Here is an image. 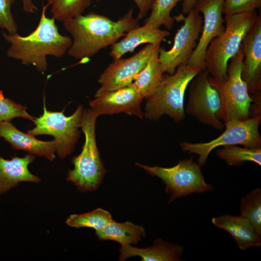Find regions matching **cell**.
<instances>
[{
	"instance_id": "6da1fadb",
	"label": "cell",
	"mask_w": 261,
	"mask_h": 261,
	"mask_svg": "<svg viewBox=\"0 0 261 261\" xmlns=\"http://www.w3.org/2000/svg\"><path fill=\"white\" fill-rule=\"evenodd\" d=\"M133 11L130 9L116 21L90 12L63 22L73 38L68 55L77 59H88L102 49L114 44L127 32L140 26Z\"/></svg>"
},
{
	"instance_id": "7a4b0ae2",
	"label": "cell",
	"mask_w": 261,
	"mask_h": 261,
	"mask_svg": "<svg viewBox=\"0 0 261 261\" xmlns=\"http://www.w3.org/2000/svg\"><path fill=\"white\" fill-rule=\"evenodd\" d=\"M49 3L43 6L39 23L29 35L21 36L17 33L3 36L11 44L7 56L21 61L23 64L32 65L40 72L44 73L47 68L46 56L60 58L68 52L72 41L67 36L61 35L54 18L46 16Z\"/></svg>"
},
{
	"instance_id": "3957f363",
	"label": "cell",
	"mask_w": 261,
	"mask_h": 261,
	"mask_svg": "<svg viewBox=\"0 0 261 261\" xmlns=\"http://www.w3.org/2000/svg\"><path fill=\"white\" fill-rule=\"evenodd\" d=\"M258 15L255 11L225 15L223 32L212 40L205 53V70L210 76L220 81L226 79L228 63L239 52Z\"/></svg>"
},
{
	"instance_id": "277c9868",
	"label": "cell",
	"mask_w": 261,
	"mask_h": 261,
	"mask_svg": "<svg viewBox=\"0 0 261 261\" xmlns=\"http://www.w3.org/2000/svg\"><path fill=\"white\" fill-rule=\"evenodd\" d=\"M201 71L187 64L179 66L172 74H164L157 88L146 98L145 117L155 120L166 114L177 122L181 121L185 116L184 101L186 90Z\"/></svg>"
},
{
	"instance_id": "5b68a950",
	"label": "cell",
	"mask_w": 261,
	"mask_h": 261,
	"mask_svg": "<svg viewBox=\"0 0 261 261\" xmlns=\"http://www.w3.org/2000/svg\"><path fill=\"white\" fill-rule=\"evenodd\" d=\"M97 117L91 109L83 111L80 127L85 135V143L81 153L72 158L74 168L68 171L66 178L83 192L96 190L106 173L96 141Z\"/></svg>"
},
{
	"instance_id": "8992f818",
	"label": "cell",
	"mask_w": 261,
	"mask_h": 261,
	"mask_svg": "<svg viewBox=\"0 0 261 261\" xmlns=\"http://www.w3.org/2000/svg\"><path fill=\"white\" fill-rule=\"evenodd\" d=\"M244 54L241 46L238 53L228 63L227 78L220 81L209 75L210 85L218 91L221 104L217 117L224 122L231 120H245L249 116L253 98L241 77Z\"/></svg>"
},
{
	"instance_id": "52a82bcc",
	"label": "cell",
	"mask_w": 261,
	"mask_h": 261,
	"mask_svg": "<svg viewBox=\"0 0 261 261\" xmlns=\"http://www.w3.org/2000/svg\"><path fill=\"white\" fill-rule=\"evenodd\" d=\"M261 116L245 120H231L224 122L225 129L217 138L205 143H180L181 149L199 156L198 164L203 166L210 152L218 147L242 145L250 148H261V137L259 131Z\"/></svg>"
},
{
	"instance_id": "ba28073f",
	"label": "cell",
	"mask_w": 261,
	"mask_h": 261,
	"mask_svg": "<svg viewBox=\"0 0 261 261\" xmlns=\"http://www.w3.org/2000/svg\"><path fill=\"white\" fill-rule=\"evenodd\" d=\"M136 164L148 174L161 179L165 185L166 192L171 193L169 203L192 193L214 189L212 185L206 183L201 167L193 161L192 158L180 160L176 165L168 168Z\"/></svg>"
},
{
	"instance_id": "9c48e42d",
	"label": "cell",
	"mask_w": 261,
	"mask_h": 261,
	"mask_svg": "<svg viewBox=\"0 0 261 261\" xmlns=\"http://www.w3.org/2000/svg\"><path fill=\"white\" fill-rule=\"evenodd\" d=\"M83 107L80 105L70 116H66L64 110L61 112L47 110L44 99L43 113L35 118V127L27 130L33 136L49 135L54 137L57 143L56 152L61 158L70 155L79 136L80 127Z\"/></svg>"
},
{
	"instance_id": "30bf717a",
	"label": "cell",
	"mask_w": 261,
	"mask_h": 261,
	"mask_svg": "<svg viewBox=\"0 0 261 261\" xmlns=\"http://www.w3.org/2000/svg\"><path fill=\"white\" fill-rule=\"evenodd\" d=\"M183 21V25L178 29L173 46L166 50L160 47L159 60L164 72L173 74L181 65L187 64L193 53L199 39L203 27V17L194 9L186 16L181 14L174 17Z\"/></svg>"
},
{
	"instance_id": "8fae6325",
	"label": "cell",
	"mask_w": 261,
	"mask_h": 261,
	"mask_svg": "<svg viewBox=\"0 0 261 261\" xmlns=\"http://www.w3.org/2000/svg\"><path fill=\"white\" fill-rule=\"evenodd\" d=\"M209 74L201 71L190 82L187 114L201 122L221 130L224 125L217 117L221 102L217 90L209 82Z\"/></svg>"
},
{
	"instance_id": "7c38bea8",
	"label": "cell",
	"mask_w": 261,
	"mask_h": 261,
	"mask_svg": "<svg viewBox=\"0 0 261 261\" xmlns=\"http://www.w3.org/2000/svg\"><path fill=\"white\" fill-rule=\"evenodd\" d=\"M160 47V44H148L130 58L115 59L101 74L98 79L101 87L95 97L131 84Z\"/></svg>"
},
{
	"instance_id": "4fadbf2b",
	"label": "cell",
	"mask_w": 261,
	"mask_h": 261,
	"mask_svg": "<svg viewBox=\"0 0 261 261\" xmlns=\"http://www.w3.org/2000/svg\"><path fill=\"white\" fill-rule=\"evenodd\" d=\"M225 0H196L194 9L203 15L202 32L188 64L205 70V56L210 43L225 29L222 9Z\"/></svg>"
},
{
	"instance_id": "5bb4252c",
	"label": "cell",
	"mask_w": 261,
	"mask_h": 261,
	"mask_svg": "<svg viewBox=\"0 0 261 261\" xmlns=\"http://www.w3.org/2000/svg\"><path fill=\"white\" fill-rule=\"evenodd\" d=\"M143 98L131 84L100 94L90 101L89 105L97 117L122 112L142 118L141 104Z\"/></svg>"
},
{
	"instance_id": "9a60e30c",
	"label": "cell",
	"mask_w": 261,
	"mask_h": 261,
	"mask_svg": "<svg viewBox=\"0 0 261 261\" xmlns=\"http://www.w3.org/2000/svg\"><path fill=\"white\" fill-rule=\"evenodd\" d=\"M241 47L244 54L241 77L250 96L261 93V14L244 39Z\"/></svg>"
},
{
	"instance_id": "2e32d148",
	"label": "cell",
	"mask_w": 261,
	"mask_h": 261,
	"mask_svg": "<svg viewBox=\"0 0 261 261\" xmlns=\"http://www.w3.org/2000/svg\"><path fill=\"white\" fill-rule=\"evenodd\" d=\"M3 138L15 150H24L30 154L42 156L53 161L57 143L54 139L49 141H41L34 136L23 132L10 121L0 122V138Z\"/></svg>"
},
{
	"instance_id": "e0dca14e",
	"label": "cell",
	"mask_w": 261,
	"mask_h": 261,
	"mask_svg": "<svg viewBox=\"0 0 261 261\" xmlns=\"http://www.w3.org/2000/svg\"><path fill=\"white\" fill-rule=\"evenodd\" d=\"M34 160V155L30 153L23 157H14L10 160L0 156V196L20 182L37 183L41 181V179L32 174L28 168Z\"/></svg>"
},
{
	"instance_id": "ac0fdd59",
	"label": "cell",
	"mask_w": 261,
	"mask_h": 261,
	"mask_svg": "<svg viewBox=\"0 0 261 261\" xmlns=\"http://www.w3.org/2000/svg\"><path fill=\"white\" fill-rule=\"evenodd\" d=\"M170 32L162 30L149 23H145L127 32L121 40L117 41L111 47L110 56L115 60L121 58L128 52H132L139 45L143 44H160Z\"/></svg>"
},
{
	"instance_id": "d6986e66",
	"label": "cell",
	"mask_w": 261,
	"mask_h": 261,
	"mask_svg": "<svg viewBox=\"0 0 261 261\" xmlns=\"http://www.w3.org/2000/svg\"><path fill=\"white\" fill-rule=\"evenodd\" d=\"M211 221L214 225L230 233L242 250L261 245V236L249 221L241 215H225L213 218Z\"/></svg>"
},
{
	"instance_id": "ffe728a7",
	"label": "cell",
	"mask_w": 261,
	"mask_h": 261,
	"mask_svg": "<svg viewBox=\"0 0 261 261\" xmlns=\"http://www.w3.org/2000/svg\"><path fill=\"white\" fill-rule=\"evenodd\" d=\"M183 252L182 246L177 244L156 239L152 246L146 248L133 247L130 245H121L119 261L132 256H139L143 261H175L180 260Z\"/></svg>"
},
{
	"instance_id": "44dd1931",
	"label": "cell",
	"mask_w": 261,
	"mask_h": 261,
	"mask_svg": "<svg viewBox=\"0 0 261 261\" xmlns=\"http://www.w3.org/2000/svg\"><path fill=\"white\" fill-rule=\"evenodd\" d=\"M101 240H112L121 245L136 244L145 235L143 226L130 221L119 223L113 219L103 229L96 231Z\"/></svg>"
},
{
	"instance_id": "7402d4cb",
	"label": "cell",
	"mask_w": 261,
	"mask_h": 261,
	"mask_svg": "<svg viewBox=\"0 0 261 261\" xmlns=\"http://www.w3.org/2000/svg\"><path fill=\"white\" fill-rule=\"evenodd\" d=\"M160 48L151 56L145 67L131 85L144 98H148L161 81L164 72L159 60Z\"/></svg>"
},
{
	"instance_id": "603a6c76",
	"label": "cell",
	"mask_w": 261,
	"mask_h": 261,
	"mask_svg": "<svg viewBox=\"0 0 261 261\" xmlns=\"http://www.w3.org/2000/svg\"><path fill=\"white\" fill-rule=\"evenodd\" d=\"M217 156L230 166L241 165L245 161H251L261 166V148L231 145L216 151Z\"/></svg>"
},
{
	"instance_id": "cb8c5ba5",
	"label": "cell",
	"mask_w": 261,
	"mask_h": 261,
	"mask_svg": "<svg viewBox=\"0 0 261 261\" xmlns=\"http://www.w3.org/2000/svg\"><path fill=\"white\" fill-rule=\"evenodd\" d=\"M113 220L109 212L98 208L89 212L72 214L66 220V224L71 227H87L96 231L103 229Z\"/></svg>"
},
{
	"instance_id": "d4e9b609",
	"label": "cell",
	"mask_w": 261,
	"mask_h": 261,
	"mask_svg": "<svg viewBox=\"0 0 261 261\" xmlns=\"http://www.w3.org/2000/svg\"><path fill=\"white\" fill-rule=\"evenodd\" d=\"M55 20L64 22L82 14L91 0H47Z\"/></svg>"
},
{
	"instance_id": "484cf974",
	"label": "cell",
	"mask_w": 261,
	"mask_h": 261,
	"mask_svg": "<svg viewBox=\"0 0 261 261\" xmlns=\"http://www.w3.org/2000/svg\"><path fill=\"white\" fill-rule=\"evenodd\" d=\"M240 215L248 219L256 232L261 236V190L254 189L243 197L240 202Z\"/></svg>"
},
{
	"instance_id": "4316f807",
	"label": "cell",
	"mask_w": 261,
	"mask_h": 261,
	"mask_svg": "<svg viewBox=\"0 0 261 261\" xmlns=\"http://www.w3.org/2000/svg\"><path fill=\"white\" fill-rule=\"evenodd\" d=\"M181 1L183 0H153L151 14L145 23L158 28L164 26L167 29H171L174 22V17L171 15V11Z\"/></svg>"
},
{
	"instance_id": "83f0119b",
	"label": "cell",
	"mask_w": 261,
	"mask_h": 261,
	"mask_svg": "<svg viewBox=\"0 0 261 261\" xmlns=\"http://www.w3.org/2000/svg\"><path fill=\"white\" fill-rule=\"evenodd\" d=\"M27 108L7 98H5L3 92L0 90V122L10 121L14 117H19L34 122L35 117L29 115Z\"/></svg>"
},
{
	"instance_id": "f1b7e54d",
	"label": "cell",
	"mask_w": 261,
	"mask_h": 261,
	"mask_svg": "<svg viewBox=\"0 0 261 261\" xmlns=\"http://www.w3.org/2000/svg\"><path fill=\"white\" fill-rule=\"evenodd\" d=\"M261 7V0H225L223 14H233L255 11Z\"/></svg>"
},
{
	"instance_id": "f546056e",
	"label": "cell",
	"mask_w": 261,
	"mask_h": 261,
	"mask_svg": "<svg viewBox=\"0 0 261 261\" xmlns=\"http://www.w3.org/2000/svg\"><path fill=\"white\" fill-rule=\"evenodd\" d=\"M16 0H0V28L6 30L8 34L17 33V26L11 10V5Z\"/></svg>"
},
{
	"instance_id": "4dcf8cb0",
	"label": "cell",
	"mask_w": 261,
	"mask_h": 261,
	"mask_svg": "<svg viewBox=\"0 0 261 261\" xmlns=\"http://www.w3.org/2000/svg\"><path fill=\"white\" fill-rule=\"evenodd\" d=\"M97 2L101 0H96ZM137 5L139 13L137 19L139 20L144 18L147 12L151 9L153 0H133Z\"/></svg>"
},
{
	"instance_id": "1f68e13d",
	"label": "cell",
	"mask_w": 261,
	"mask_h": 261,
	"mask_svg": "<svg viewBox=\"0 0 261 261\" xmlns=\"http://www.w3.org/2000/svg\"><path fill=\"white\" fill-rule=\"evenodd\" d=\"M196 0H183L181 7V14L187 15L194 9Z\"/></svg>"
},
{
	"instance_id": "d6a6232c",
	"label": "cell",
	"mask_w": 261,
	"mask_h": 261,
	"mask_svg": "<svg viewBox=\"0 0 261 261\" xmlns=\"http://www.w3.org/2000/svg\"><path fill=\"white\" fill-rule=\"evenodd\" d=\"M24 11L28 13H35L38 9L31 0H22Z\"/></svg>"
}]
</instances>
